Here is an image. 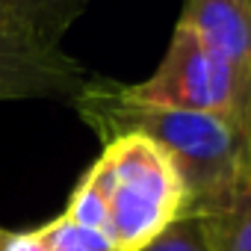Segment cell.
Masks as SVG:
<instances>
[{
    "instance_id": "6da1fadb",
    "label": "cell",
    "mask_w": 251,
    "mask_h": 251,
    "mask_svg": "<svg viewBox=\"0 0 251 251\" xmlns=\"http://www.w3.org/2000/svg\"><path fill=\"white\" fill-rule=\"evenodd\" d=\"M71 103L103 142L121 133H142L157 142L183 177L189 219L225 207L248 175L245 124L233 118L142 103L127 95L124 83L103 77H89Z\"/></svg>"
},
{
    "instance_id": "7a4b0ae2",
    "label": "cell",
    "mask_w": 251,
    "mask_h": 251,
    "mask_svg": "<svg viewBox=\"0 0 251 251\" xmlns=\"http://www.w3.org/2000/svg\"><path fill=\"white\" fill-rule=\"evenodd\" d=\"M65 213L109 233L124 251H145L175 222L189 219V195L169 154L142 133L103 142L74 186Z\"/></svg>"
},
{
    "instance_id": "3957f363",
    "label": "cell",
    "mask_w": 251,
    "mask_h": 251,
    "mask_svg": "<svg viewBox=\"0 0 251 251\" xmlns=\"http://www.w3.org/2000/svg\"><path fill=\"white\" fill-rule=\"evenodd\" d=\"M127 95L142 103L225 115L239 124H245L251 112V80L210 50L186 24L175 27L157 71L142 83H130Z\"/></svg>"
},
{
    "instance_id": "277c9868",
    "label": "cell",
    "mask_w": 251,
    "mask_h": 251,
    "mask_svg": "<svg viewBox=\"0 0 251 251\" xmlns=\"http://www.w3.org/2000/svg\"><path fill=\"white\" fill-rule=\"evenodd\" d=\"M86 71L59 48L0 39V100H74Z\"/></svg>"
},
{
    "instance_id": "5b68a950",
    "label": "cell",
    "mask_w": 251,
    "mask_h": 251,
    "mask_svg": "<svg viewBox=\"0 0 251 251\" xmlns=\"http://www.w3.org/2000/svg\"><path fill=\"white\" fill-rule=\"evenodd\" d=\"M177 24L251 80V0H186Z\"/></svg>"
},
{
    "instance_id": "8992f818",
    "label": "cell",
    "mask_w": 251,
    "mask_h": 251,
    "mask_svg": "<svg viewBox=\"0 0 251 251\" xmlns=\"http://www.w3.org/2000/svg\"><path fill=\"white\" fill-rule=\"evenodd\" d=\"M86 0H0V39L59 48Z\"/></svg>"
},
{
    "instance_id": "52a82bcc",
    "label": "cell",
    "mask_w": 251,
    "mask_h": 251,
    "mask_svg": "<svg viewBox=\"0 0 251 251\" xmlns=\"http://www.w3.org/2000/svg\"><path fill=\"white\" fill-rule=\"evenodd\" d=\"M198 222L210 251H251V177L245 175L230 201Z\"/></svg>"
},
{
    "instance_id": "ba28073f",
    "label": "cell",
    "mask_w": 251,
    "mask_h": 251,
    "mask_svg": "<svg viewBox=\"0 0 251 251\" xmlns=\"http://www.w3.org/2000/svg\"><path fill=\"white\" fill-rule=\"evenodd\" d=\"M48 251H124L109 233L74 222L68 213H59L48 225L39 227Z\"/></svg>"
},
{
    "instance_id": "9c48e42d",
    "label": "cell",
    "mask_w": 251,
    "mask_h": 251,
    "mask_svg": "<svg viewBox=\"0 0 251 251\" xmlns=\"http://www.w3.org/2000/svg\"><path fill=\"white\" fill-rule=\"evenodd\" d=\"M145 251H210V248L204 242L201 222L198 219H180L160 239H154Z\"/></svg>"
},
{
    "instance_id": "30bf717a",
    "label": "cell",
    "mask_w": 251,
    "mask_h": 251,
    "mask_svg": "<svg viewBox=\"0 0 251 251\" xmlns=\"http://www.w3.org/2000/svg\"><path fill=\"white\" fill-rule=\"evenodd\" d=\"M3 251H48V245H45L39 227L36 230H12Z\"/></svg>"
},
{
    "instance_id": "8fae6325",
    "label": "cell",
    "mask_w": 251,
    "mask_h": 251,
    "mask_svg": "<svg viewBox=\"0 0 251 251\" xmlns=\"http://www.w3.org/2000/svg\"><path fill=\"white\" fill-rule=\"evenodd\" d=\"M245 172L251 177V112L245 118Z\"/></svg>"
},
{
    "instance_id": "7c38bea8",
    "label": "cell",
    "mask_w": 251,
    "mask_h": 251,
    "mask_svg": "<svg viewBox=\"0 0 251 251\" xmlns=\"http://www.w3.org/2000/svg\"><path fill=\"white\" fill-rule=\"evenodd\" d=\"M9 233H12V230H3V227H0V251H3V245H6V239H9Z\"/></svg>"
}]
</instances>
